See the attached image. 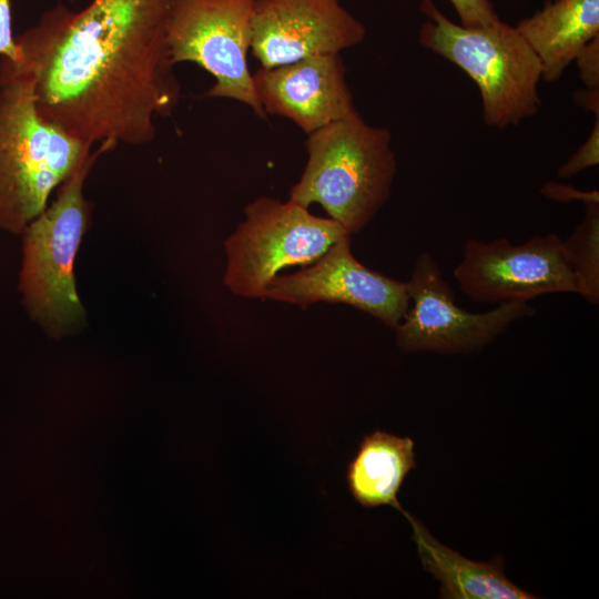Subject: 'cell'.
<instances>
[{
    "instance_id": "cell-11",
    "label": "cell",
    "mask_w": 599,
    "mask_h": 599,
    "mask_svg": "<svg viewBox=\"0 0 599 599\" xmlns=\"http://www.w3.org/2000/svg\"><path fill=\"white\" fill-rule=\"evenodd\" d=\"M365 35L339 0H255L253 7L251 50L263 68L339 53Z\"/></svg>"
},
{
    "instance_id": "cell-19",
    "label": "cell",
    "mask_w": 599,
    "mask_h": 599,
    "mask_svg": "<svg viewBox=\"0 0 599 599\" xmlns=\"http://www.w3.org/2000/svg\"><path fill=\"white\" fill-rule=\"evenodd\" d=\"M0 58L19 62L21 52L12 30L11 0H0Z\"/></svg>"
},
{
    "instance_id": "cell-9",
    "label": "cell",
    "mask_w": 599,
    "mask_h": 599,
    "mask_svg": "<svg viewBox=\"0 0 599 599\" xmlns=\"http://www.w3.org/2000/svg\"><path fill=\"white\" fill-rule=\"evenodd\" d=\"M454 276L460 291L479 303L526 302L545 294H580L564 240L536 235L514 245L507 238H468Z\"/></svg>"
},
{
    "instance_id": "cell-6",
    "label": "cell",
    "mask_w": 599,
    "mask_h": 599,
    "mask_svg": "<svg viewBox=\"0 0 599 599\" xmlns=\"http://www.w3.org/2000/svg\"><path fill=\"white\" fill-rule=\"evenodd\" d=\"M245 219L224 241L223 284L234 295L261 298L285 267L306 266L351 235L337 221L312 214L291 200L261 196L244 209Z\"/></svg>"
},
{
    "instance_id": "cell-4",
    "label": "cell",
    "mask_w": 599,
    "mask_h": 599,
    "mask_svg": "<svg viewBox=\"0 0 599 599\" xmlns=\"http://www.w3.org/2000/svg\"><path fill=\"white\" fill-rule=\"evenodd\" d=\"M305 144L307 162L288 200L317 203L351 235L361 231L390 196L397 170L390 132L355 111L307 134Z\"/></svg>"
},
{
    "instance_id": "cell-8",
    "label": "cell",
    "mask_w": 599,
    "mask_h": 599,
    "mask_svg": "<svg viewBox=\"0 0 599 599\" xmlns=\"http://www.w3.org/2000/svg\"><path fill=\"white\" fill-rule=\"evenodd\" d=\"M409 307L395 327L396 344L404 352L468 353L495 341L510 325L534 315L526 302L498 304L491 311L470 313L455 295L429 252L415 261L406 282Z\"/></svg>"
},
{
    "instance_id": "cell-5",
    "label": "cell",
    "mask_w": 599,
    "mask_h": 599,
    "mask_svg": "<svg viewBox=\"0 0 599 599\" xmlns=\"http://www.w3.org/2000/svg\"><path fill=\"white\" fill-rule=\"evenodd\" d=\"M427 18L419 42L447 59L477 84L484 121L505 129L539 109L540 61L516 27L500 19L481 27H464L443 14L432 0H422Z\"/></svg>"
},
{
    "instance_id": "cell-2",
    "label": "cell",
    "mask_w": 599,
    "mask_h": 599,
    "mask_svg": "<svg viewBox=\"0 0 599 599\" xmlns=\"http://www.w3.org/2000/svg\"><path fill=\"white\" fill-rule=\"evenodd\" d=\"M113 149L104 142L85 153L58 187L53 202L21 233V303L29 317L55 338L85 324V308L74 274L77 254L93 210L83 187L98 159Z\"/></svg>"
},
{
    "instance_id": "cell-14",
    "label": "cell",
    "mask_w": 599,
    "mask_h": 599,
    "mask_svg": "<svg viewBox=\"0 0 599 599\" xmlns=\"http://www.w3.org/2000/svg\"><path fill=\"white\" fill-rule=\"evenodd\" d=\"M516 29L538 57L542 79L557 81L581 50L599 37V0H555Z\"/></svg>"
},
{
    "instance_id": "cell-22",
    "label": "cell",
    "mask_w": 599,
    "mask_h": 599,
    "mask_svg": "<svg viewBox=\"0 0 599 599\" xmlns=\"http://www.w3.org/2000/svg\"><path fill=\"white\" fill-rule=\"evenodd\" d=\"M598 88L597 89H589L585 92L577 93L576 92V103L582 105L583 108L596 111L598 114L599 110V103H598Z\"/></svg>"
},
{
    "instance_id": "cell-18",
    "label": "cell",
    "mask_w": 599,
    "mask_h": 599,
    "mask_svg": "<svg viewBox=\"0 0 599 599\" xmlns=\"http://www.w3.org/2000/svg\"><path fill=\"white\" fill-rule=\"evenodd\" d=\"M454 6L460 24L481 27L499 20L490 0H449Z\"/></svg>"
},
{
    "instance_id": "cell-7",
    "label": "cell",
    "mask_w": 599,
    "mask_h": 599,
    "mask_svg": "<svg viewBox=\"0 0 599 599\" xmlns=\"http://www.w3.org/2000/svg\"><path fill=\"white\" fill-rule=\"evenodd\" d=\"M255 0H172L167 43L174 64L193 62L214 77L205 93L267 114L256 95L247 63Z\"/></svg>"
},
{
    "instance_id": "cell-3",
    "label": "cell",
    "mask_w": 599,
    "mask_h": 599,
    "mask_svg": "<svg viewBox=\"0 0 599 599\" xmlns=\"http://www.w3.org/2000/svg\"><path fill=\"white\" fill-rule=\"evenodd\" d=\"M93 146L38 112L32 80L0 59V230L21 235Z\"/></svg>"
},
{
    "instance_id": "cell-20",
    "label": "cell",
    "mask_w": 599,
    "mask_h": 599,
    "mask_svg": "<svg viewBox=\"0 0 599 599\" xmlns=\"http://www.w3.org/2000/svg\"><path fill=\"white\" fill-rule=\"evenodd\" d=\"M575 61L585 84L589 89H597L599 84V37L591 40Z\"/></svg>"
},
{
    "instance_id": "cell-13",
    "label": "cell",
    "mask_w": 599,
    "mask_h": 599,
    "mask_svg": "<svg viewBox=\"0 0 599 599\" xmlns=\"http://www.w3.org/2000/svg\"><path fill=\"white\" fill-rule=\"evenodd\" d=\"M413 528V540L426 571L440 582L444 599H535L511 582L500 556L490 561H475L435 539L423 522L408 511L403 514Z\"/></svg>"
},
{
    "instance_id": "cell-10",
    "label": "cell",
    "mask_w": 599,
    "mask_h": 599,
    "mask_svg": "<svg viewBox=\"0 0 599 599\" xmlns=\"http://www.w3.org/2000/svg\"><path fill=\"white\" fill-rule=\"evenodd\" d=\"M263 300L297 305L343 303L365 312L395 329L409 307L406 282L367 268L352 253L351 235L334 243L322 256L290 275H276Z\"/></svg>"
},
{
    "instance_id": "cell-17",
    "label": "cell",
    "mask_w": 599,
    "mask_h": 599,
    "mask_svg": "<svg viewBox=\"0 0 599 599\" xmlns=\"http://www.w3.org/2000/svg\"><path fill=\"white\" fill-rule=\"evenodd\" d=\"M599 162V120L588 140L558 169V176L571 177L585 169L597 165Z\"/></svg>"
},
{
    "instance_id": "cell-12",
    "label": "cell",
    "mask_w": 599,
    "mask_h": 599,
    "mask_svg": "<svg viewBox=\"0 0 599 599\" xmlns=\"http://www.w3.org/2000/svg\"><path fill=\"white\" fill-rule=\"evenodd\" d=\"M253 83L266 114L286 118L306 134L357 111L339 53L261 67Z\"/></svg>"
},
{
    "instance_id": "cell-21",
    "label": "cell",
    "mask_w": 599,
    "mask_h": 599,
    "mask_svg": "<svg viewBox=\"0 0 599 599\" xmlns=\"http://www.w3.org/2000/svg\"><path fill=\"white\" fill-rule=\"evenodd\" d=\"M541 194L548 199L560 202L581 201L585 204L599 203L598 191H580L569 185L559 183H547L541 189Z\"/></svg>"
},
{
    "instance_id": "cell-15",
    "label": "cell",
    "mask_w": 599,
    "mask_h": 599,
    "mask_svg": "<svg viewBox=\"0 0 599 599\" xmlns=\"http://www.w3.org/2000/svg\"><path fill=\"white\" fill-rule=\"evenodd\" d=\"M415 443L384 430L363 437L346 469V484L353 498L365 508L392 506L406 511L398 493L406 476L416 467Z\"/></svg>"
},
{
    "instance_id": "cell-16",
    "label": "cell",
    "mask_w": 599,
    "mask_h": 599,
    "mask_svg": "<svg viewBox=\"0 0 599 599\" xmlns=\"http://www.w3.org/2000/svg\"><path fill=\"white\" fill-rule=\"evenodd\" d=\"M571 267L580 284V296L599 302V203L586 204V215L564 240Z\"/></svg>"
},
{
    "instance_id": "cell-1",
    "label": "cell",
    "mask_w": 599,
    "mask_h": 599,
    "mask_svg": "<svg viewBox=\"0 0 599 599\" xmlns=\"http://www.w3.org/2000/svg\"><path fill=\"white\" fill-rule=\"evenodd\" d=\"M172 0H91L80 11L62 3L18 35L20 61L33 82L43 120L94 146L143 145L156 116H170L181 83L167 43Z\"/></svg>"
}]
</instances>
